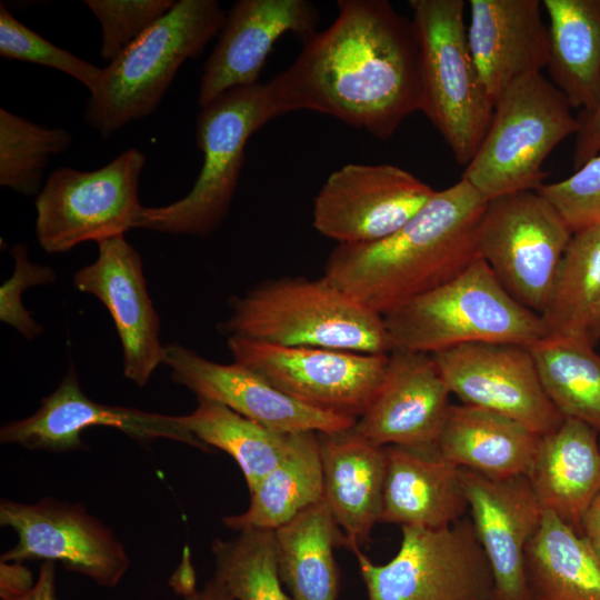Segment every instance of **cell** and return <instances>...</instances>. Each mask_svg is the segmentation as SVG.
<instances>
[{
	"label": "cell",
	"instance_id": "5b68a950",
	"mask_svg": "<svg viewBox=\"0 0 600 600\" xmlns=\"http://www.w3.org/2000/svg\"><path fill=\"white\" fill-rule=\"evenodd\" d=\"M383 318L393 350L429 354L477 342L530 346L544 336L540 316L518 302L481 258Z\"/></svg>",
	"mask_w": 600,
	"mask_h": 600
},
{
	"label": "cell",
	"instance_id": "e0dca14e",
	"mask_svg": "<svg viewBox=\"0 0 600 600\" xmlns=\"http://www.w3.org/2000/svg\"><path fill=\"white\" fill-rule=\"evenodd\" d=\"M163 364L170 369L171 379L197 398L219 402L271 429L333 433L357 422L291 398L240 363H218L178 343L164 346Z\"/></svg>",
	"mask_w": 600,
	"mask_h": 600
},
{
	"label": "cell",
	"instance_id": "277c9868",
	"mask_svg": "<svg viewBox=\"0 0 600 600\" xmlns=\"http://www.w3.org/2000/svg\"><path fill=\"white\" fill-rule=\"evenodd\" d=\"M226 12L217 0H179L101 70L86 121L103 138L151 114L179 68L219 34Z\"/></svg>",
	"mask_w": 600,
	"mask_h": 600
},
{
	"label": "cell",
	"instance_id": "ac0fdd59",
	"mask_svg": "<svg viewBox=\"0 0 600 600\" xmlns=\"http://www.w3.org/2000/svg\"><path fill=\"white\" fill-rule=\"evenodd\" d=\"M98 247L97 260L76 272L73 284L107 308L121 342L123 373L143 387L163 363L164 347L141 257L123 236L101 241Z\"/></svg>",
	"mask_w": 600,
	"mask_h": 600
},
{
	"label": "cell",
	"instance_id": "b9f144b4",
	"mask_svg": "<svg viewBox=\"0 0 600 600\" xmlns=\"http://www.w3.org/2000/svg\"><path fill=\"white\" fill-rule=\"evenodd\" d=\"M17 600H57L56 596V562L43 561L33 588Z\"/></svg>",
	"mask_w": 600,
	"mask_h": 600
},
{
	"label": "cell",
	"instance_id": "484cf974",
	"mask_svg": "<svg viewBox=\"0 0 600 600\" xmlns=\"http://www.w3.org/2000/svg\"><path fill=\"white\" fill-rule=\"evenodd\" d=\"M540 434L503 414L468 406L450 404L437 449L458 468L490 478L528 476Z\"/></svg>",
	"mask_w": 600,
	"mask_h": 600
},
{
	"label": "cell",
	"instance_id": "7a4b0ae2",
	"mask_svg": "<svg viewBox=\"0 0 600 600\" xmlns=\"http://www.w3.org/2000/svg\"><path fill=\"white\" fill-rule=\"evenodd\" d=\"M487 200L466 180L434 192L397 232L372 243L338 244L324 276L381 314L450 281L478 256Z\"/></svg>",
	"mask_w": 600,
	"mask_h": 600
},
{
	"label": "cell",
	"instance_id": "30bf717a",
	"mask_svg": "<svg viewBox=\"0 0 600 600\" xmlns=\"http://www.w3.org/2000/svg\"><path fill=\"white\" fill-rule=\"evenodd\" d=\"M144 163V154L131 148L93 171L54 170L36 199L41 248L62 253L82 242L99 243L137 228L143 209L139 179Z\"/></svg>",
	"mask_w": 600,
	"mask_h": 600
},
{
	"label": "cell",
	"instance_id": "cb8c5ba5",
	"mask_svg": "<svg viewBox=\"0 0 600 600\" xmlns=\"http://www.w3.org/2000/svg\"><path fill=\"white\" fill-rule=\"evenodd\" d=\"M387 474L380 522L444 528L469 510L459 468L437 447H386Z\"/></svg>",
	"mask_w": 600,
	"mask_h": 600
},
{
	"label": "cell",
	"instance_id": "44dd1931",
	"mask_svg": "<svg viewBox=\"0 0 600 600\" xmlns=\"http://www.w3.org/2000/svg\"><path fill=\"white\" fill-rule=\"evenodd\" d=\"M451 394L429 353L392 350L356 431L382 446L437 447Z\"/></svg>",
	"mask_w": 600,
	"mask_h": 600
},
{
	"label": "cell",
	"instance_id": "ee69618b",
	"mask_svg": "<svg viewBox=\"0 0 600 600\" xmlns=\"http://www.w3.org/2000/svg\"><path fill=\"white\" fill-rule=\"evenodd\" d=\"M582 533L590 539L600 536V491L593 498L583 517Z\"/></svg>",
	"mask_w": 600,
	"mask_h": 600
},
{
	"label": "cell",
	"instance_id": "60d3db41",
	"mask_svg": "<svg viewBox=\"0 0 600 600\" xmlns=\"http://www.w3.org/2000/svg\"><path fill=\"white\" fill-rule=\"evenodd\" d=\"M32 572L22 562L0 560V597L17 600L26 596L34 586Z\"/></svg>",
	"mask_w": 600,
	"mask_h": 600
},
{
	"label": "cell",
	"instance_id": "d590c367",
	"mask_svg": "<svg viewBox=\"0 0 600 600\" xmlns=\"http://www.w3.org/2000/svg\"><path fill=\"white\" fill-rule=\"evenodd\" d=\"M0 54L4 59L32 62L59 70L92 91L101 68L44 39L0 6Z\"/></svg>",
	"mask_w": 600,
	"mask_h": 600
},
{
	"label": "cell",
	"instance_id": "7dc6e473",
	"mask_svg": "<svg viewBox=\"0 0 600 600\" xmlns=\"http://www.w3.org/2000/svg\"><path fill=\"white\" fill-rule=\"evenodd\" d=\"M472 600H478V599H472Z\"/></svg>",
	"mask_w": 600,
	"mask_h": 600
},
{
	"label": "cell",
	"instance_id": "6da1fadb",
	"mask_svg": "<svg viewBox=\"0 0 600 600\" xmlns=\"http://www.w3.org/2000/svg\"><path fill=\"white\" fill-rule=\"evenodd\" d=\"M338 14L268 82L278 114L310 110L390 139L420 111V54L411 19L387 0H339Z\"/></svg>",
	"mask_w": 600,
	"mask_h": 600
},
{
	"label": "cell",
	"instance_id": "9c48e42d",
	"mask_svg": "<svg viewBox=\"0 0 600 600\" xmlns=\"http://www.w3.org/2000/svg\"><path fill=\"white\" fill-rule=\"evenodd\" d=\"M401 530L399 551L388 563L353 551L369 600H491L492 571L472 522Z\"/></svg>",
	"mask_w": 600,
	"mask_h": 600
},
{
	"label": "cell",
	"instance_id": "d6986e66",
	"mask_svg": "<svg viewBox=\"0 0 600 600\" xmlns=\"http://www.w3.org/2000/svg\"><path fill=\"white\" fill-rule=\"evenodd\" d=\"M459 474L476 536L492 571L491 600H532L524 551L543 509L528 477L496 479L462 468Z\"/></svg>",
	"mask_w": 600,
	"mask_h": 600
},
{
	"label": "cell",
	"instance_id": "7402d4cb",
	"mask_svg": "<svg viewBox=\"0 0 600 600\" xmlns=\"http://www.w3.org/2000/svg\"><path fill=\"white\" fill-rule=\"evenodd\" d=\"M468 43L493 103L514 81L547 68L549 28L540 0H470Z\"/></svg>",
	"mask_w": 600,
	"mask_h": 600
},
{
	"label": "cell",
	"instance_id": "ab89813d",
	"mask_svg": "<svg viewBox=\"0 0 600 600\" xmlns=\"http://www.w3.org/2000/svg\"><path fill=\"white\" fill-rule=\"evenodd\" d=\"M578 119L581 127L576 134L573 170L600 154V99L593 110L580 113Z\"/></svg>",
	"mask_w": 600,
	"mask_h": 600
},
{
	"label": "cell",
	"instance_id": "8fae6325",
	"mask_svg": "<svg viewBox=\"0 0 600 600\" xmlns=\"http://www.w3.org/2000/svg\"><path fill=\"white\" fill-rule=\"evenodd\" d=\"M572 234L538 191H519L487 201L477 250L502 287L540 316Z\"/></svg>",
	"mask_w": 600,
	"mask_h": 600
},
{
	"label": "cell",
	"instance_id": "7bdbcfd3",
	"mask_svg": "<svg viewBox=\"0 0 600 600\" xmlns=\"http://www.w3.org/2000/svg\"><path fill=\"white\" fill-rule=\"evenodd\" d=\"M183 600H233L224 587L213 576L200 590L184 596Z\"/></svg>",
	"mask_w": 600,
	"mask_h": 600
},
{
	"label": "cell",
	"instance_id": "8992f818",
	"mask_svg": "<svg viewBox=\"0 0 600 600\" xmlns=\"http://www.w3.org/2000/svg\"><path fill=\"white\" fill-rule=\"evenodd\" d=\"M581 123L559 89L542 73L508 87L494 103L490 126L461 179L487 201L538 190L548 177L543 163Z\"/></svg>",
	"mask_w": 600,
	"mask_h": 600
},
{
	"label": "cell",
	"instance_id": "f546056e",
	"mask_svg": "<svg viewBox=\"0 0 600 600\" xmlns=\"http://www.w3.org/2000/svg\"><path fill=\"white\" fill-rule=\"evenodd\" d=\"M246 511L223 518L236 531L276 530L323 497L318 432L301 431L289 453L250 492Z\"/></svg>",
	"mask_w": 600,
	"mask_h": 600
},
{
	"label": "cell",
	"instance_id": "4fadbf2b",
	"mask_svg": "<svg viewBox=\"0 0 600 600\" xmlns=\"http://www.w3.org/2000/svg\"><path fill=\"white\" fill-rule=\"evenodd\" d=\"M0 524L18 536L1 561L60 562L107 588L116 587L129 570L130 559L121 541L82 504L50 497L36 503L2 499Z\"/></svg>",
	"mask_w": 600,
	"mask_h": 600
},
{
	"label": "cell",
	"instance_id": "d4e9b609",
	"mask_svg": "<svg viewBox=\"0 0 600 600\" xmlns=\"http://www.w3.org/2000/svg\"><path fill=\"white\" fill-rule=\"evenodd\" d=\"M527 477L543 511L583 536V517L600 491L599 433L580 420L564 418L540 437Z\"/></svg>",
	"mask_w": 600,
	"mask_h": 600
},
{
	"label": "cell",
	"instance_id": "f6af8a7d",
	"mask_svg": "<svg viewBox=\"0 0 600 600\" xmlns=\"http://www.w3.org/2000/svg\"><path fill=\"white\" fill-rule=\"evenodd\" d=\"M589 338L594 344H597L600 341V301L594 309V312L590 322Z\"/></svg>",
	"mask_w": 600,
	"mask_h": 600
},
{
	"label": "cell",
	"instance_id": "603a6c76",
	"mask_svg": "<svg viewBox=\"0 0 600 600\" xmlns=\"http://www.w3.org/2000/svg\"><path fill=\"white\" fill-rule=\"evenodd\" d=\"M353 427L318 433L322 499L352 552L371 541L372 529L380 522L387 474L386 447L364 438Z\"/></svg>",
	"mask_w": 600,
	"mask_h": 600
},
{
	"label": "cell",
	"instance_id": "4316f807",
	"mask_svg": "<svg viewBox=\"0 0 600 600\" xmlns=\"http://www.w3.org/2000/svg\"><path fill=\"white\" fill-rule=\"evenodd\" d=\"M280 579L292 600H337L334 549L348 540L323 499L274 530Z\"/></svg>",
	"mask_w": 600,
	"mask_h": 600
},
{
	"label": "cell",
	"instance_id": "ba28073f",
	"mask_svg": "<svg viewBox=\"0 0 600 600\" xmlns=\"http://www.w3.org/2000/svg\"><path fill=\"white\" fill-rule=\"evenodd\" d=\"M421 77L422 111L456 161L467 166L490 126L494 103L472 59L463 0H410Z\"/></svg>",
	"mask_w": 600,
	"mask_h": 600
},
{
	"label": "cell",
	"instance_id": "4dcf8cb0",
	"mask_svg": "<svg viewBox=\"0 0 600 600\" xmlns=\"http://www.w3.org/2000/svg\"><path fill=\"white\" fill-rule=\"evenodd\" d=\"M197 399L198 404L191 413L179 416L182 424L209 448H218L230 454L252 492L289 453L298 432L271 429L219 402Z\"/></svg>",
	"mask_w": 600,
	"mask_h": 600
},
{
	"label": "cell",
	"instance_id": "f1b7e54d",
	"mask_svg": "<svg viewBox=\"0 0 600 600\" xmlns=\"http://www.w3.org/2000/svg\"><path fill=\"white\" fill-rule=\"evenodd\" d=\"M532 600H600V558L591 540L549 511L524 551Z\"/></svg>",
	"mask_w": 600,
	"mask_h": 600
},
{
	"label": "cell",
	"instance_id": "52a82bcc",
	"mask_svg": "<svg viewBox=\"0 0 600 600\" xmlns=\"http://www.w3.org/2000/svg\"><path fill=\"white\" fill-rule=\"evenodd\" d=\"M279 117L268 82L229 90L201 108L197 143L202 167L191 190L163 207H143L137 228L207 236L226 218L250 137Z\"/></svg>",
	"mask_w": 600,
	"mask_h": 600
},
{
	"label": "cell",
	"instance_id": "9a60e30c",
	"mask_svg": "<svg viewBox=\"0 0 600 600\" xmlns=\"http://www.w3.org/2000/svg\"><path fill=\"white\" fill-rule=\"evenodd\" d=\"M431 356L463 404L514 419L540 436L564 419L547 396L528 346L477 342Z\"/></svg>",
	"mask_w": 600,
	"mask_h": 600
},
{
	"label": "cell",
	"instance_id": "74e56055",
	"mask_svg": "<svg viewBox=\"0 0 600 600\" xmlns=\"http://www.w3.org/2000/svg\"><path fill=\"white\" fill-rule=\"evenodd\" d=\"M560 213L572 232L600 223V154L567 179L543 183L538 190Z\"/></svg>",
	"mask_w": 600,
	"mask_h": 600
},
{
	"label": "cell",
	"instance_id": "83f0119b",
	"mask_svg": "<svg viewBox=\"0 0 600 600\" xmlns=\"http://www.w3.org/2000/svg\"><path fill=\"white\" fill-rule=\"evenodd\" d=\"M542 7L551 82L571 108L588 113L600 99V0H543Z\"/></svg>",
	"mask_w": 600,
	"mask_h": 600
},
{
	"label": "cell",
	"instance_id": "7c38bea8",
	"mask_svg": "<svg viewBox=\"0 0 600 600\" xmlns=\"http://www.w3.org/2000/svg\"><path fill=\"white\" fill-rule=\"evenodd\" d=\"M233 361L310 407L358 419L372 400L388 354L277 346L228 337Z\"/></svg>",
	"mask_w": 600,
	"mask_h": 600
},
{
	"label": "cell",
	"instance_id": "2e32d148",
	"mask_svg": "<svg viewBox=\"0 0 600 600\" xmlns=\"http://www.w3.org/2000/svg\"><path fill=\"white\" fill-rule=\"evenodd\" d=\"M90 427L114 428L139 442L169 439L212 452L184 428L179 416L91 400L81 389L73 363H70L57 389L41 399L33 414L1 427L0 441L30 450L67 452L84 449L81 433Z\"/></svg>",
	"mask_w": 600,
	"mask_h": 600
},
{
	"label": "cell",
	"instance_id": "3957f363",
	"mask_svg": "<svg viewBox=\"0 0 600 600\" xmlns=\"http://www.w3.org/2000/svg\"><path fill=\"white\" fill-rule=\"evenodd\" d=\"M228 337L286 346L388 354L384 318L326 276L266 281L231 300Z\"/></svg>",
	"mask_w": 600,
	"mask_h": 600
},
{
	"label": "cell",
	"instance_id": "f35d334b",
	"mask_svg": "<svg viewBox=\"0 0 600 600\" xmlns=\"http://www.w3.org/2000/svg\"><path fill=\"white\" fill-rule=\"evenodd\" d=\"M11 256L14 260L13 272L0 287V320L14 328L27 340H33L43 332V328L24 308L22 294L29 287L54 282L57 276L50 267L28 259L26 243L14 244Z\"/></svg>",
	"mask_w": 600,
	"mask_h": 600
},
{
	"label": "cell",
	"instance_id": "d6a6232c",
	"mask_svg": "<svg viewBox=\"0 0 600 600\" xmlns=\"http://www.w3.org/2000/svg\"><path fill=\"white\" fill-rule=\"evenodd\" d=\"M600 301V223L573 232L540 314L543 337L589 338Z\"/></svg>",
	"mask_w": 600,
	"mask_h": 600
},
{
	"label": "cell",
	"instance_id": "8d00e7d4",
	"mask_svg": "<svg viewBox=\"0 0 600 600\" xmlns=\"http://www.w3.org/2000/svg\"><path fill=\"white\" fill-rule=\"evenodd\" d=\"M101 26L100 54L114 60L127 47L163 17L172 0H86Z\"/></svg>",
	"mask_w": 600,
	"mask_h": 600
},
{
	"label": "cell",
	"instance_id": "5bb4252c",
	"mask_svg": "<svg viewBox=\"0 0 600 600\" xmlns=\"http://www.w3.org/2000/svg\"><path fill=\"white\" fill-rule=\"evenodd\" d=\"M434 192L398 166L347 163L316 196L313 227L338 244L377 242L410 221Z\"/></svg>",
	"mask_w": 600,
	"mask_h": 600
},
{
	"label": "cell",
	"instance_id": "bcb514c9",
	"mask_svg": "<svg viewBox=\"0 0 600 600\" xmlns=\"http://www.w3.org/2000/svg\"><path fill=\"white\" fill-rule=\"evenodd\" d=\"M590 539V538H589ZM591 543L594 548V551L597 552V554L599 556L600 558V536L599 537H594V538H591Z\"/></svg>",
	"mask_w": 600,
	"mask_h": 600
},
{
	"label": "cell",
	"instance_id": "1f68e13d",
	"mask_svg": "<svg viewBox=\"0 0 600 600\" xmlns=\"http://www.w3.org/2000/svg\"><path fill=\"white\" fill-rule=\"evenodd\" d=\"M543 389L563 418L600 438V353L588 338L542 337L528 346Z\"/></svg>",
	"mask_w": 600,
	"mask_h": 600
},
{
	"label": "cell",
	"instance_id": "ffe728a7",
	"mask_svg": "<svg viewBox=\"0 0 600 600\" xmlns=\"http://www.w3.org/2000/svg\"><path fill=\"white\" fill-rule=\"evenodd\" d=\"M319 13L308 0H239L226 14L219 39L203 66L198 103L257 83L274 43L292 32L303 41L317 32Z\"/></svg>",
	"mask_w": 600,
	"mask_h": 600
},
{
	"label": "cell",
	"instance_id": "836d02e7",
	"mask_svg": "<svg viewBox=\"0 0 600 600\" xmlns=\"http://www.w3.org/2000/svg\"><path fill=\"white\" fill-rule=\"evenodd\" d=\"M213 577L233 600H292L278 570L274 530L249 529L230 540L214 539Z\"/></svg>",
	"mask_w": 600,
	"mask_h": 600
},
{
	"label": "cell",
	"instance_id": "e575fe53",
	"mask_svg": "<svg viewBox=\"0 0 600 600\" xmlns=\"http://www.w3.org/2000/svg\"><path fill=\"white\" fill-rule=\"evenodd\" d=\"M64 128H47L0 109V184L38 194L49 160L71 143Z\"/></svg>",
	"mask_w": 600,
	"mask_h": 600
}]
</instances>
